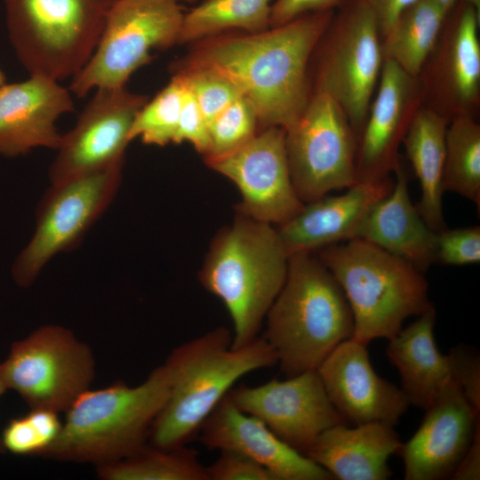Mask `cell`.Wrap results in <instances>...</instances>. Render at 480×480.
I'll return each instance as SVG.
<instances>
[{
	"label": "cell",
	"mask_w": 480,
	"mask_h": 480,
	"mask_svg": "<svg viewBox=\"0 0 480 480\" xmlns=\"http://www.w3.org/2000/svg\"><path fill=\"white\" fill-rule=\"evenodd\" d=\"M334 12L308 13L260 32L207 37L191 44L171 70L204 68L220 73L252 104L260 129L285 130L309 100V62Z\"/></svg>",
	"instance_id": "1"
},
{
	"label": "cell",
	"mask_w": 480,
	"mask_h": 480,
	"mask_svg": "<svg viewBox=\"0 0 480 480\" xmlns=\"http://www.w3.org/2000/svg\"><path fill=\"white\" fill-rule=\"evenodd\" d=\"M163 364L169 393L148 442L173 449L198 436L207 417L243 376L277 364V358L263 336L232 348V332L221 326L175 348Z\"/></svg>",
	"instance_id": "2"
},
{
	"label": "cell",
	"mask_w": 480,
	"mask_h": 480,
	"mask_svg": "<svg viewBox=\"0 0 480 480\" xmlns=\"http://www.w3.org/2000/svg\"><path fill=\"white\" fill-rule=\"evenodd\" d=\"M265 319L263 337L286 377L316 370L354 332L341 287L311 252L289 256L284 284Z\"/></svg>",
	"instance_id": "3"
},
{
	"label": "cell",
	"mask_w": 480,
	"mask_h": 480,
	"mask_svg": "<svg viewBox=\"0 0 480 480\" xmlns=\"http://www.w3.org/2000/svg\"><path fill=\"white\" fill-rule=\"evenodd\" d=\"M288 260L276 228L241 213L212 240L199 281L230 316L232 348L258 337L284 284Z\"/></svg>",
	"instance_id": "4"
},
{
	"label": "cell",
	"mask_w": 480,
	"mask_h": 480,
	"mask_svg": "<svg viewBox=\"0 0 480 480\" xmlns=\"http://www.w3.org/2000/svg\"><path fill=\"white\" fill-rule=\"evenodd\" d=\"M168 393L164 364L134 387L118 380L86 389L65 412L58 439L41 457L97 467L135 453L148 444Z\"/></svg>",
	"instance_id": "5"
},
{
	"label": "cell",
	"mask_w": 480,
	"mask_h": 480,
	"mask_svg": "<svg viewBox=\"0 0 480 480\" xmlns=\"http://www.w3.org/2000/svg\"><path fill=\"white\" fill-rule=\"evenodd\" d=\"M320 250L348 300L357 341L390 340L405 319L432 306L423 273L373 244L352 238Z\"/></svg>",
	"instance_id": "6"
},
{
	"label": "cell",
	"mask_w": 480,
	"mask_h": 480,
	"mask_svg": "<svg viewBox=\"0 0 480 480\" xmlns=\"http://www.w3.org/2000/svg\"><path fill=\"white\" fill-rule=\"evenodd\" d=\"M115 0H4L10 41L30 75L74 77L92 57Z\"/></svg>",
	"instance_id": "7"
},
{
	"label": "cell",
	"mask_w": 480,
	"mask_h": 480,
	"mask_svg": "<svg viewBox=\"0 0 480 480\" xmlns=\"http://www.w3.org/2000/svg\"><path fill=\"white\" fill-rule=\"evenodd\" d=\"M196 1L115 0L95 51L68 90L83 98L94 88L126 86L131 76L152 60L153 50L178 44L182 4Z\"/></svg>",
	"instance_id": "8"
},
{
	"label": "cell",
	"mask_w": 480,
	"mask_h": 480,
	"mask_svg": "<svg viewBox=\"0 0 480 480\" xmlns=\"http://www.w3.org/2000/svg\"><path fill=\"white\" fill-rule=\"evenodd\" d=\"M315 52L319 56L312 92L331 96L359 139L383 64L381 35L373 13L361 4L344 1Z\"/></svg>",
	"instance_id": "9"
},
{
	"label": "cell",
	"mask_w": 480,
	"mask_h": 480,
	"mask_svg": "<svg viewBox=\"0 0 480 480\" xmlns=\"http://www.w3.org/2000/svg\"><path fill=\"white\" fill-rule=\"evenodd\" d=\"M1 367L7 389L15 391L30 409L58 413L90 388L95 376L90 347L55 324L40 326L14 341Z\"/></svg>",
	"instance_id": "10"
},
{
	"label": "cell",
	"mask_w": 480,
	"mask_h": 480,
	"mask_svg": "<svg viewBox=\"0 0 480 480\" xmlns=\"http://www.w3.org/2000/svg\"><path fill=\"white\" fill-rule=\"evenodd\" d=\"M284 132L292 180L304 204L356 183L358 138L331 96L312 92Z\"/></svg>",
	"instance_id": "11"
},
{
	"label": "cell",
	"mask_w": 480,
	"mask_h": 480,
	"mask_svg": "<svg viewBox=\"0 0 480 480\" xmlns=\"http://www.w3.org/2000/svg\"><path fill=\"white\" fill-rule=\"evenodd\" d=\"M123 165L51 184L38 204L34 235L12 268L19 286L31 285L54 256L80 243L114 199Z\"/></svg>",
	"instance_id": "12"
},
{
	"label": "cell",
	"mask_w": 480,
	"mask_h": 480,
	"mask_svg": "<svg viewBox=\"0 0 480 480\" xmlns=\"http://www.w3.org/2000/svg\"><path fill=\"white\" fill-rule=\"evenodd\" d=\"M148 100L126 86L96 89L75 126L61 134L49 169L51 183L124 164L132 123Z\"/></svg>",
	"instance_id": "13"
},
{
	"label": "cell",
	"mask_w": 480,
	"mask_h": 480,
	"mask_svg": "<svg viewBox=\"0 0 480 480\" xmlns=\"http://www.w3.org/2000/svg\"><path fill=\"white\" fill-rule=\"evenodd\" d=\"M204 161L236 186L242 198L239 213L244 216L278 226L304 205L292 180L281 127L261 128L241 148Z\"/></svg>",
	"instance_id": "14"
},
{
	"label": "cell",
	"mask_w": 480,
	"mask_h": 480,
	"mask_svg": "<svg viewBox=\"0 0 480 480\" xmlns=\"http://www.w3.org/2000/svg\"><path fill=\"white\" fill-rule=\"evenodd\" d=\"M228 396L241 411L261 420L304 455L324 431L346 423L329 399L316 370L255 387L239 385Z\"/></svg>",
	"instance_id": "15"
},
{
	"label": "cell",
	"mask_w": 480,
	"mask_h": 480,
	"mask_svg": "<svg viewBox=\"0 0 480 480\" xmlns=\"http://www.w3.org/2000/svg\"><path fill=\"white\" fill-rule=\"evenodd\" d=\"M480 12L464 0L449 12L419 76L422 101L447 119L472 115L479 100Z\"/></svg>",
	"instance_id": "16"
},
{
	"label": "cell",
	"mask_w": 480,
	"mask_h": 480,
	"mask_svg": "<svg viewBox=\"0 0 480 480\" xmlns=\"http://www.w3.org/2000/svg\"><path fill=\"white\" fill-rule=\"evenodd\" d=\"M365 124L358 139L356 182L389 177L400 164L398 148L422 105L418 77L396 62L383 64Z\"/></svg>",
	"instance_id": "17"
},
{
	"label": "cell",
	"mask_w": 480,
	"mask_h": 480,
	"mask_svg": "<svg viewBox=\"0 0 480 480\" xmlns=\"http://www.w3.org/2000/svg\"><path fill=\"white\" fill-rule=\"evenodd\" d=\"M367 345L351 338L339 344L316 369L332 405L346 423L396 426L409 401L372 365Z\"/></svg>",
	"instance_id": "18"
},
{
	"label": "cell",
	"mask_w": 480,
	"mask_h": 480,
	"mask_svg": "<svg viewBox=\"0 0 480 480\" xmlns=\"http://www.w3.org/2000/svg\"><path fill=\"white\" fill-rule=\"evenodd\" d=\"M426 413L398 454L405 480H439L451 476L480 424L479 414L452 380Z\"/></svg>",
	"instance_id": "19"
},
{
	"label": "cell",
	"mask_w": 480,
	"mask_h": 480,
	"mask_svg": "<svg viewBox=\"0 0 480 480\" xmlns=\"http://www.w3.org/2000/svg\"><path fill=\"white\" fill-rule=\"evenodd\" d=\"M210 450L240 453L265 468L274 480H329L331 474L278 438L261 420L241 411L228 393L199 431Z\"/></svg>",
	"instance_id": "20"
},
{
	"label": "cell",
	"mask_w": 480,
	"mask_h": 480,
	"mask_svg": "<svg viewBox=\"0 0 480 480\" xmlns=\"http://www.w3.org/2000/svg\"><path fill=\"white\" fill-rule=\"evenodd\" d=\"M74 110L70 91L41 75L0 88V155L17 156L36 148L57 149L58 118Z\"/></svg>",
	"instance_id": "21"
},
{
	"label": "cell",
	"mask_w": 480,
	"mask_h": 480,
	"mask_svg": "<svg viewBox=\"0 0 480 480\" xmlns=\"http://www.w3.org/2000/svg\"><path fill=\"white\" fill-rule=\"evenodd\" d=\"M390 177L357 181L337 196H324L305 203L276 229L289 256L312 252L356 237L371 209L392 189Z\"/></svg>",
	"instance_id": "22"
},
{
	"label": "cell",
	"mask_w": 480,
	"mask_h": 480,
	"mask_svg": "<svg viewBox=\"0 0 480 480\" xmlns=\"http://www.w3.org/2000/svg\"><path fill=\"white\" fill-rule=\"evenodd\" d=\"M402 442L394 426L369 422L335 425L324 431L306 456L340 480H386L392 475L388 460Z\"/></svg>",
	"instance_id": "23"
},
{
	"label": "cell",
	"mask_w": 480,
	"mask_h": 480,
	"mask_svg": "<svg viewBox=\"0 0 480 480\" xmlns=\"http://www.w3.org/2000/svg\"><path fill=\"white\" fill-rule=\"evenodd\" d=\"M391 191L369 212L356 237L401 258L424 273L436 262V232L410 198L407 175L399 164Z\"/></svg>",
	"instance_id": "24"
},
{
	"label": "cell",
	"mask_w": 480,
	"mask_h": 480,
	"mask_svg": "<svg viewBox=\"0 0 480 480\" xmlns=\"http://www.w3.org/2000/svg\"><path fill=\"white\" fill-rule=\"evenodd\" d=\"M432 305L388 340L386 355L397 369L409 404L426 410L453 380L449 355L442 354L434 335Z\"/></svg>",
	"instance_id": "25"
},
{
	"label": "cell",
	"mask_w": 480,
	"mask_h": 480,
	"mask_svg": "<svg viewBox=\"0 0 480 480\" xmlns=\"http://www.w3.org/2000/svg\"><path fill=\"white\" fill-rule=\"evenodd\" d=\"M448 119L421 106L415 113L402 144L420 187L416 205L435 232L446 228L443 214V172Z\"/></svg>",
	"instance_id": "26"
},
{
	"label": "cell",
	"mask_w": 480,
	"mask_h": 480,
	"mask_svg": "<svg viewBox=\"0 0 480 480\" xmlns=\"http://www.w3.org/2000/svg\"><path fill=\"white\" fill-rule=\"evenodd\" d=\"M447 14L434 0H417L381 38L383 59L418 77L441 34Z\"/></svg>",
	"instance_id": "27"
},
{
	"label": "cell",
	"mask_w": 480,
	"mask_h": 480,
	"mask_svg": "<svg viewBox=\"0 0 480 480\" xmlns=\"http://www.w3.org/2000/svg\"><path fill=\"white\" fill-rule=\"evenodd\" d=\"M274 0H204L184 13L178 44L220 34L260 32L270 28Z\"/></svg>",
	"instance_id": "28"
},
{
	"label": "cell",
	"mask_w": 480,
	"mask_h": 480,
	"mask_svg": "<svg viewBox=\"0 0 480 480\" xmlns=\"http://www.w3.org/2000/svg\"><path fill=\"white\" fill-rule=\"evenodd\" d=\"M103 480H209L197 452L184 446L162 449L147 444L135 453L96 467Z\"/></svg>",
	"instance_id": "29"
},
{
	"label": "cell",
	"mask_w": 480,
	"mask_h": 480,
	"mask_svg": "<svg viewBox=\"0 0 480 480\" xmlns=\"http://www.w3.org/2000/svg\"><path fill=\"white\" fill-rule=\"evenodd\" d=\"M443 189L480 206V125L472 115L450 119L445 132Z\"/></svg>",
	"instance_id": "30"
},
{
	"label": "cell",
	"mask_w": 480,
	"mask_h": 480,
	"mask_svg": "<svg viewBox=\"0 0 480 480\" xmlns=\"http://www.w3.org/2000/svg\"><path fill=\"white\" fill-rule=\"evenodd\" d=\"M187 86L183 78L172 74L170 82L142 106L132 123L130 140L164 147L173 143Z\"/></svg>",
	"instance_id": "31"
},
{
	"label": "cell",
	"mask_w": 480,
	"mask_h": 480,
	"mask_svg": "<svg viewBox=\"0 0 480 480\" xmlns=\"http://www.w3.org/2000/svg\"><path fill=\"white\" fill-rule=\"evenodd\" d=\"M62 422L58 413L47 409L12 418L0 436L4 451L18 456H42L57 440Z\"/></svg>",
	"instance_id": "32"
},
{
	"label": "cell",
	"mask_w": 480,
	"mask_h": 480,
	"mask_svg": "<svg viewBox=\"0 0 480 480\" xmlns=\"http://www.w3.org/2000/svg\"><path fill=\"white\" fill-rule=\"evenodd\" d=\"M260 130L254 107L241 96L209 124L210 148L204 157L230 153L250 141Z\"/></svg>",
	"instance_id": "33"
},
{
	"label": "cell",
	"mask_w": 480,
	"mask_h": 480,
	"mask_svg": "<svg viewBox=\"0 0 480 480\" xmlns=\"http://www.w3.org/2000/svg\"><path fill=\"white\" fill-rule=\"evenodd\" d=\"M171 71L184 79L208 124L229 104L243 96L233 82L215 70L186 68Z\"/></svg>",
	"instance_id": "34"
},
{
	"label": "cell",
	"mask_w": 480,
	"mask_h": 480,
	"mask_svg": "<svg viewBox=\"0 0 480 480\" xmlns=\"http://www.w3.org/2000/svg\"><path fill=\"white\" fill-rule=\"evenodd\" d=\"M436 262L465 266L480 262V228L465 227L436 233Z\"/></svg>",
	"instance_id": "35"
},
{
	"label": "cell",
	"mask_w": 480,
	"mask_h": 480,
	"mask_svg": "<svg viewBox=\"0 0 480 480\" xmlns=\"http://www.w3.org/2000/svg\"><path fill=\"white\" fill-rule=\"evenodd\" d=\"M448 355L453 380L473 409L480 413V358L478 354L468 347L460 345L453 348Z\"/></svg>",
	"instance_id": "36"
},
{
	"label": "cell",
	"mask_w": 480,
	"mask_h": 480,
	"mask_svg": "<svg viewBox=\"0 0 480 480\" xmlns=\"http://www.w3.org/2000/svg\"><path fill=\"white\" fill-rule=\"evenodd\" d=\"M182 142L190 143L196 151L204 156L209 152V124L188 87L173 140L175 144Z\"/></svg>",
	"instance_id": "37"
},
{
	"label": "cell",
	"mask_w": 480,
	"mask_h": 480,
	"mask_svg": "<svg viewBox=\"0 0 480 480\" xmlns=\"http://www.w3.org/2000/svg\"><path fill=\"white\" fill-rule=\"evenodd\" d=\"M220 452L216 460L206 467L209 480H274L265 468L252 460L231 451Z\"/></svg>",
	"instance_id": "38"
},
{
	"label": "cell",
	"mask_w": 480,
	"mask_h": 480,
	"mask_svg": "<svg viewBox=\"0 0 480 480\" xmlns=\"http://www.w3.org/2000/svg\"><path fill=\"white\" fill-rule=\"evenodd\" d=\"M344 0H274L270 12V27L290 22L303 15L335 11Z\"/></svg>",
	"instance_id": "39"
},
{
	"label": "cell",
	"mask_w": 480,
	"mask_h": 480,
	"mask_svg": "<svg viewBox=\"0 0 480 480\" xmlns=\"http://www.w3.org/2000/svg\"><path fill=\"white\" fill-rule=\"evenodd\" d=\"M364 5L374 15L381 38L388 32L401 12L417 0H344Z\"/></svg>",
	"instance_id": "40"
},
{
	"label": "cell",
	"mask_w": 480,
	"mask_h": 480,
	"mask_svg": "<svg viewBox=\"0 0 480 480\" xmlns=\"http://www.w3.org/2000/svg\"><path fill=\"white\" fill-rule=\"evenodd\" d=\"M454 480L480 478V424L476 427L472 442L451 476Z\"/></svg>",
	"instance_id": "41"
},
{
	"label": "cell",
	"mask_w": 480,
	"mask_h": 480,
	"mask_svg": "<svg viewBox=\"0 0 480 480\" xmlns=\"http://www.w3.org/2000/svg\"><path fill=\"white\" fill-rule=\"evenodd\" d=\"M446 13L455 6L459 0H434Z\"/></svg>",
	"instance_id": "42"
},
{
	"label": "cell",
	"mask_w": 480,
	"mask_h": 480,
	"mask_svg": "<svg viewBox=\"0 0 480 480\" xmlns=\"http://www.w3.org/2000/svg\"><path fill=\"white\" fill-rule=\"evenodd\" d=\"M6 385L4 380L3 373H2V367H1V362H0V396H3L7 391ZM4 452L1 437H0V452Z\"/></svg>",
	"instance_id": "43"
},
{
	"label": "cell",
	"mask_w": 480,
	"mask_h": 480,
	"mask_svg": "<svg viewBox=\"0 0 480 480\" xmlns=\"http://www.w3.org/2000/svg\"><path fill=\"white\" fill-rule=\"evenodd\" d=\"M480 12V0H464Z\"/></svg>",
	"instance_id": "44"
},
{
	"label": "cell",
	"mask_w": 480,
	"mask_h": 480,
	"mask_svg": "<svg viewBox=\"0 0 480 480\" xmlns=\"http://www.w3.org/2000/svg\"><path fill=\"white\" fill-rule=\"evenodd\" d=\"M6 84V77L4 72L0 69V88Z\"/></svg>",
	"instance_id": "45"
}]
</instances>
